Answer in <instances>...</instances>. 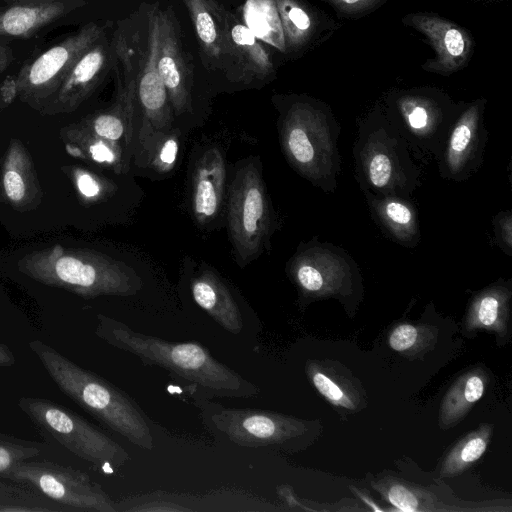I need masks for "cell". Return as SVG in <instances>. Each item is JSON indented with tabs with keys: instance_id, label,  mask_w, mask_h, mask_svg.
Masks as SVG:
<instances>
[{
	"instance_id": "cell-1",
	"label": "cell",
	"mask_w": 512,
	"mask_h": 512,
	"mask_svg": "<svg viewBox=\"0 0 512 512\" xmlns=\"http://www.w3.org/2000/svg\"><path fill=\"white\" fill-rule=\"evenodd\" d=\"M96 335L110 346L130 353L143 363L167 369L212 395L252 397L259 389L214 358L197 342H173L137 332L127 324L97 315Z\"/></svg>"
},
{
	"instance_id": "cell-2",
	"label": "cell",
	"mask_w": 512,
	"mask_h": 512,
	"mask_svg": "<svg viewBox=\"0 0 512 512\" xmlns=\"http://www.w3.org/2000/svg\"><path fill=\"white\" fill-rule=\"evenodd\" d=\"M29 348L55 384L79 406L132 444L148 450L154 447L146 415L126 393L41 340L31 341Z\"/></svg>"
},
{
	"instance_id": "cell-3",
	"label": "cell",
	"mask_w": 512,
	"mask_h": 512,
	"mask_svg": "<svg viewBox=\"0 0 512 512\" xmlns=\"http://www.w3.org/2000/svg\"><path fill=\"white\" fill-rule=\"evenodd\" d=\"M19 268L38 282L85 298L132 296L143 286L142 279L131 266L87 249H66L56 245L25 256Z\"/></svg>"
},
{
	"instance_id": "cell-4",
	"label": "cell",
	"mask_w": 512,
	"mask_h": 512,
	"mask_svg": "<svg viewBox=\"0 0 512 512\" xmlns=\"http://www.w3.org/2000/svg\"><path fill=\"white\" fill-rule=\"evenodd\" d=\"M339 125L328 110L295 102L281 120L280 139L290 165L326 193L337 188L341 171Z\"/></svg>"
},
{
	"instance_id": "cell-5",
	"label": "cell",
	"mask_w": 512,
	"mask_h": 512,
	"mask_svg": "<svg viewBox=\"0 0 512 512\" xmlns=\"http://www.w3.org/2000/svg\"><path fill=\"white\" fill-rule=\"evenodd\" d=\"M399 131L385 118H369L358 128L353 147L362 191L408 198L420 185L421 171Z\"/></svg>"
},
{
	"instance_id": "cell-6",
	"label": "cell",
	"mask_w": 512,
	"mask_h": 512,
	"mask_svg": "<svg viewBox=\"0 0 512 512\" xmlns=\"http://www.w3.org/2000/svg\"><path fill=\"white\" fill-rule=\"evenodd\" d=\"M205 426L235 445L246 448L305 449L318 432V422L253 408H231L203 402Z\"/></svg>"
},
{
	"instance_id": "cell-7",
	"label": "cell",
	"mask_w": 512,
	"mask_h": 512,
	"mask_svg": "<svg viewBox=\"0 0 512 512\" xmlns=\"http://www.w3.org/2000/svg\"><path fill=\"white\" fill-rule=\"evenodd\" d=\"M288 274L306 300L334 297L342 303L359 298L362 278L354 259L331 243L310 241L293 255Z\"/></svg>"
},
{
	"instance_id": "cell-8",
	"label": "cell",
	"mask_w": 512,
	"mask_h": 512,
	"mask_svg": "<svg viewBox=\"0 0 512 512\" xmlns=\"http://www.w3.org/2000/svg\"><path fill=\"white\" fill-rule=\"evenodd\" d=\"M147 41L145 49L134 51L131 58L138 110L136 159L138 163L150 162L161 140L172 130L173 109L165 85L156 67V27L151 9L147 16ZM131 47V46H130Z\"/></svg>"
},
{
	"instance_id": "cell-9",
	"label": "cell",
	"mask_w": 512,
	"mask_h": 512,
	"mask_svg": "<svg viewBox=\"0 0 512 512\" xmlns=\"http://www.w3.org/2000/svg\"><path fill=\"white\" fill-rule=\"evenodd\" d=\"M18 405L42 430L81 459L113 467L131 459L119 443L66 407L35 397H22Z\"/></svg>"
},
{
	"instance_id": "cell-10",
	"label": "cell",
	"mask_w": 512,
	"mask_h": 512,
	"mask_svg": "<svg viewBox=\"0 0 512 512\" xmlns=\"http://www.w3.org/2000/svg\"><path fill=\"white\" fill-rule=\"evenodd\" d=\"M228 223L237 259L245 265L262 251L272 228V211L258 167L241 166L231 183Z\"/></svg>"
},
{
	"instance_id": "cell-11",
	"label": "cell",
	"mask_w": 512,
	"mask_h": 512,
	"mask_svg": "<svg viewBox=\"0 0 512 512\" xmlns=\"http://www.w3.org/2000/svg\"><path fill=\"white\" fill-rule=\"evenodd\" d=\"M4 476L36 488L55 502L77 510L116 512L115 502L101 486L87 474L69 467L51 462L20 461Z\"/></svg>"
},
{
	"instance_id": "cell-12",
	"label": "cell",
	"mask_w": 512,
	"mask_h": 512,
	"mask_svg": "<svg viewBox=\"0 0 512 512\" xmlns=\"http://www.w3.org/2000/svg\"><path fill=\"white\" fill-rule=\"evenodd\" d=\"M396 116L388 119L423 157L439 159L458 116L447 112L437 100L421 94H404L395 102Z\"/></svg>"
},
{
	"instance_id": "cell-13",
	"label": "cell",
	"mask_w": 512,
	"mask_h": 512,
	"mask_svg": "<svg viewBox=\"0 0 512 512\" xmlns=\"http://www.w3.org/2000/svg\"><path fill=\"white\" fill-rule=\"evenodd\" d=\"M96 23H89L26 64L17 78L18 90L25 96L55 93L75 61L103 37Z\"/></svg>"
},
{
	"instance_id": "cell-14",
	"label": "cell",
	"mask_w": 512,
	"mask_h": 512,
	"mask_svg": "<svg viewBox=\"0 0 512 512\" xmlns=\"http://www.w3.org/2000/svg\"><path fill=\"white\" fill-rule=\"evenodd\" d=\"M483 109V103L476 101L458 113L438 159V171L443 179L466 181L482 165L488 134L483 124Z\"/></svg>"
},
{
	"instance_id": "cell-15",
	"label": "cell",
	"mask_w": 512,
	"mask_h": 512,
	"mask_svg": "<svg viewBox=\"0 0 512 512\" xmlns=\"http://www.w3.org/2000/svg\"><path fill=\"white\" fill-rule=\"evenodd\" d=\"M156 27V67L175 115L192 108V73L187 66L173 13L151 8Z\"/></svg>"
},
{
	"instance_id": "cell-16",
	"label": "cell",
	"mask_w": 512,
	"mask_h": 512,
	"mask_svg": "<svg viewBox=\"0 0 512 512\" xmlns=\"http://www.w3.org/2000/svg\"><path fill=\"white\" fill-rule=\"evenodd\" d=\"M403 21L425 35L435 50V58L423 64L427 71L449 75L469 60L473 39L459 25L430 13L409 14Z\"/></svg>"
},
{
	"instance_id": "cell-17",
	"label": "cell",
	"mask_w": 512,
	"mask_h": 512,
	"mask_svg": "<svg viewBox=\"0 0 512 512\" xmlns=\"http://www.w3.org/2000/svg\"><path fill=\"white\" fill-rule=\"evenodd\" d=\"M223 64L237 66V79H262L273 71L269 52L255 33L234 14L222 8Z\"/></svg>"
},
{
	"instance_id": "cell-18",
	"label": "cell",
	"mask_w": 512,
	"mask_h": 512,
	"mask_svg": "<svg viewBox=\"0 0 512 512\" xmlns=\"http://www.w3.org/2000/svg\"><path fill=\"white\" fill-rule=\"evenodd\" d=\"M110 49L102 38L72 65L57 88L56 100L70 109L85 100L103 79L110 64Z\"/></svg>"
},
{
	"instance_id": "cell-19",
	"label": "cell",
	"mask_w": 512,
	"mask_h": 512,
	"mask_svg": "<svg viewBox=\"0 0 512 512\" xmlns=\"http://www.w3.org/2000/svg\"><path fill=\"white\" fill-rule=\"evenodd\" d=\"M226 167L222 153L212 147L198 160L192 178V207L197 220H213L222 205Z\"/></svg>"
},
{
	"instance_id": "cell-20",
	"label": "cell",
	"mask_w": 512,
	"mask_h": 512,
	"mask_svg": "<svg viewBox=\"0 0 512 512\" xmlns=\"http://www.w3.org/2000/svg\"><path fill=\"white\" fill-rule=\"evenodd\" d=\"M306 374L315 389L334 407L353 413L366 405L365 392L346 369L333 361H308Z\"/></svg>"
},
{
	"instance_id": "cell-21",
	"label": "cell",
	"mask_w": 512,
	"mask_h": 512,
	"mask_svg": "<svg viewBox=\"0 0 512 512\" xmlns=\"http://www.w3.org/2000/svg\"><path fill=\"white\" fill-rule=\"evenodd\" d=\"M194 301L223 329L239 334L243 318L239 305L225 282L212 270L202 269L191 280Z\"/></svg>"
},
{
	"instance_id": "cell-22",
	"label": "cell",
	"mask_w": 512,
	"mask_h": 512,
	"mask_svg": "<svg viewBox=\"0 0 512 512\" xmlns=\"http://www.w3.org/2000/svg\"><path fill=\"white\" fill-rule=\"evenodd\" d=\"M371 214L384 232L406 247H415L420 240L417 210L408 198L377 196L363 191Z\"/></svg>"
},
{
	"instance_id": "cell-23",
	"label": "cell",
	"mask_w": 512,
	"mask_h": 512,
	"mask_svg": "<svg viewBox=\"0 0 512 512\" xmlns=\"http://www.w3.org/2000/svg\"><path fill=\"white\" fill-rule=\"evenodd\" d=\"M511 295L510 281L494 283L479 291L470 301L464 319L465 330L489 331L505 338L508 335Z\"/></svg>"
},
{
	"instance_id": "cell-24",
	"label": "cell",
	"mask_w": 512,
	"mask_h": 512,
	"mask_svg": "<svg viewBox=\"0 0 512 512\" xmlns=\"http://www.w3.org/2000/svg\"><path fill=\"white\" fill-rule=\"evenodd\" d=\"M56 0H24L0 11V35L26 37L64 14Z\"/></svg>"
},
{
	"instance_id": "cell-25",
	"label": "cell",
	"mask_w": 512,
	"mask_h": 512,
	"mask_svg": "<svg viewBox=\"0 0 512 512\" xmlns=\"http://www.w3.org/2000/svg\"><path fill=\"white\" fill-rule=\"evenodd\" d=\"M489 377L482 368L461 375L443 397L439 411V426L448 429L459 423L483 396Z\"/></svg>"
},
{
	"instance_id": "cell-26",
	"label": "cell",
	"mask_w": 512,
	"mask_h": 512,
	"mask_svg": "<svg viewBox=\"0 0 512 512\" xmlns=\"http://www.w3.org/2000/svg\"><path fill=\"white\" fill-rule=\"evenodd\" d=\"M201 49L213 64H223L222 8L214 0H183Z\"/></svg>"
},
{
	"instance_id": "cell-27",
	"label": "cell",
	"mask_w": 512,
	"mask_h": 512,
	"mask_svg": "<svg viewBox=\"0 0 512 512\" xmlns=\"http://www.w3.org/2000/svg\"><path fill=\"white\" fill-rule=\"evenodd\" d=\"M492 436V426L481 424L458 441L441 463L440 477H454L463 473L485 453Z\"/></svg>"
},
{
	"instance_id": "cell-28",
	"label": "cell",
	"mask_w": 512,
	"mask_h": 512,
	"mask_svg": "<svg viewBox=\"0 0 512 512\" xmlns=\"http://www.w3.org/2000/svg\"><path fill=\"white\" fill-rule=\"evenodd\" d=\"M372 486L397 510L415 512L435 509L433 495L405 481L385 478L372 483Z\"/></svg>"
},
{
	"instance_id": "cell-29",
	"label": "cell",
	"mask_w": 512,
	"mask_h": 512,
	"mask_svg": "<svg viewBox=\"0 0 512 512\" xmlns=\"http://www.w3.org/2000/svg\"><path fill=\"white\" fill-rule=\"evenodd\" d=\"M286 48L303 46L313 32V20L296 0H275Z\"/></svg>"
},
{
	"instance_id": "cell-30",
	"label": "cell",
	"mask_w": 512,
	"mask_h": 512,
	"mask_svg": "<svg viewBox=\"0 0 512 512\" xmlns=\"http://www.w3.org/2000/svg\"><path fill=\"white\" fill-rule=\"evenodd\" d=\"M437 340L436 327L402 323L389 334V346L405 355H416L433 348Z\"/></svg>"
},
{
	"instance_id": "cell-31",
	"label": "cell",
	"mask_w": 512,
	"mask_h": 512,
	"mask_svg": "<svg viewBox=\"0 0 512 512\" xmlns=\"http://www.w3.org/2000/svg\"><path fill=\"white\" fill-rule=\"evenodd\" d=\"M20 149L11 148L6 159L5 171L3 174V187L7 198L13 203H20L26 196L27 183L25 175L19 166Z\"/></svg>"
},
{
	"instance_id": "cell-32",
	"label": "cell",
	"mask_w": 512,
	"mask_h": 512,
	"mask_svg": "<svg viewBox=\"0 0 512 512\" xmlns=\"http://www.w3.org/2000/svg\"><path fill=\"white\" fill-rule=\"evenodd\" d=\"M91 158L100 164L114 167L116 170H123L122 149L117 142L108 141L93 136L87 146Z\"/></svg>"
},
{
	"instance_id": "cell-33",
	"label": "cell",
	"mask_w": 512,
	"mask_h": 512,
	"mask_svg": "<svg viewBox=\"0 0 512 512\" xmlns=\"http://www.w3.org/2000/svg\"><path fill=\"white\" fill-rule=\"evenodd\" d=\"M179 152V138L176 131H170L155 149L149 164L158 172L172 170Z\"/></svg>"
},
{
	"instance_id": "cell-34",
	"label": "cell",
	"mask_w": 512,
	"mask_h": 512,
	"mask_svg": "<svg viewBox=\"0 0 512 512\" xmlns=\"http://www.w3.org/2000/svg\"><path fill=\"white\" fill-rule=\"evenodd\" d=\"M38 454L35 448H26L0 442V473H6L14 464Z\"/></svg>"
},
{
	"instance_id": "cell-35",
	"label": "cell",
	"mask_w": 512,
	"mask_h": 512,
	"mask_svg": "<svg viewBox=\"0 0 512 512\" xmlns=\"http://www.w3.org/2000/svg\"><path fill=\"white\" fill-rule=\"evenodd\" d=\"M497 245L509 256L512 252V215L502 211L493 220Z\"/></svg>"
},
{
	"instance_id": "cell-36",
	"label": "cell",
	"mask_w": 512,
	"mask_h": 512,
	"mask_svg": "<svg viewBox=\"0 0 512 512\" xmlns=\"http://www.w3.org/2000/svg\"><path fill=\"white\" fill-rule=\"evenodd\" d=\"M79 192L87 199H96L102 195L103 186L99 179L87 171H79L76 176Z\"/></svg>"
},
{
	"instance_id": "cell-37",
	"label": "cell",
	"mask_w": 512,
	"mask_h": 512,
	"mask_svg": "<svg viewBox=\"0 0 512 512\" xmlns=\"http://www.w3.org/2000/svg\"><path fill=\"white\" fill-rule=\"evenodd\" d=\"M338 10L355 14L373 8L380 0H326Z\"/></svg>"
},
{
	"instance_id": "cell-38",
	"label": "cell",
	"mask_w": 512,
	"mask_h": 512,
	"mask_svg": "<svg viewBox=\"0 0 512 512\" xmlns=\"http://www.w3.org/2000/svg\"><path fill=\"white\" fill-rule=\"evenodd\" d=\"M17 89V80L11 77L7 78L2 86V94L5 101H10L16 95Z\"/></svg>"
},
{
	"instance_id": "cell-39",
	"label": "cell",
	"mask_w": 512,
	"mask_h": 512,
	"mask_svg": "<svg viewBox=\"0 0 512 512\" xmlns=\"http://www.w3.org/2000/svg\"><path fill=\"white\" fill-rule=\"evenodd\" d=\"M15 363V358L10 349L0 344V366H11Z\"/></svg>"
},
{
	"instance_id": "cell-40",
	"label": "cell",
	"mask_w": 512,
	"mask_h": 512,
	"mask_svg": "<svg viewBox=\"0 0 512 512\" xmlns=\"http://www.w3.org/2000/svg\"><path fill=\"white\" fill-rule=\"evenodd\" d=\"M351 490L355 491V493L363 500L364 503L370 506V509L374 511H383L382 507L377 506V504L371 500L368 496H366L364 493L357 490L354 486L351 487Z\"/></svg>"
},
{
	"instance_id": "cell-41",
	"label": "cell",
	"mask_w": 512,
	"mask_h": 512,
	"mask_svg": "<svg viewBox=\"0 0 512 512\" xmlns=\"http://www.w3.org/2000/svg\"><path fill=\"white\" fill-rule=\"evenodd\" d=\"M8 62V54L5 50L0 49V72L6 67Z\"/></svg>"
}]
</instances>
